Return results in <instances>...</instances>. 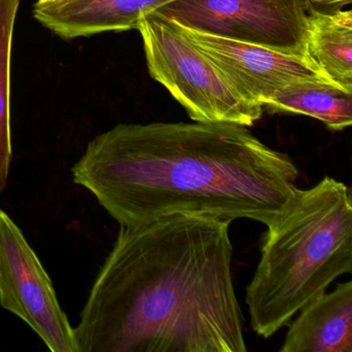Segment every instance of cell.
<instances>
[{"label":"cell","instance_id":"cell-4","mask_svg":"<svg viewBox=\"0 0 352 352\" xmlns=\"http://www.w3.org/2000/svg\"><path fill=\"white\" fill-rule=\"evenodd\" d=\"M137 30L150 75L168 89L195 122L252 126L263 107L245 100L172 20L151 13Z\"/></svg>","mask_w":352,"mask_h":352},{"label":"cell","instance_id":"cell-10","mask_svg":"<svg viewBox=\"0 0 352 352\" xmlns=\"http://www.w3.org/2000/svg\"><path fill=\"white\" fill-rule=\"evenodd\" d=\"M306 56L319 73L352 92V12H309Z\"/></svg>","mask_w":352,"mask_h":352},{"label":"cell","instance_id":"cell-8","mask_svg":"<svg viewBox=\"0 0 352 352\" xmlns=\"http://www.w3.org/2000/svg\"><path fill=\"white\" fill-rule=\"evenodd\" d=\"M175 0H38L34 16L65 40L137 30L142 16Z\"/></svg>","mask_w":352,"mask_h":352},{"label":"cell","instance_id":"cell-12","mask_svg":"<svg viewBox=\"0 0 352 352\" xmlns=\"http://www.w3.org/2000/svg\"><path fill=\"white\" fill-rule=\"evenodd\" d=\"M20 0H0V195L11 166V54Z\"/></svg>","mask_w":352,"mask_h":352},{"label":"cell","instance_id":"cell-5","mask_svg":"<svg viewBox=\"0 0 352 352\" xmlns=\"http://www.w3.org/2000/svg\"><path fill=\"white\" fill-rule=\"evenodd\" d=\"M153 13L199 32L306 56V0H175Z\"/></svg>","mask_w":352,"mask_h":352},{"label":"cell","instance_id":"cell-11","mask_svg":"<svg viewBox=\"0 0 352 352\" xmlns=\"http://www.w3.org/2000/svg\"><path fill=\"white\" fill-rule=\"evenodd\" d=\"M263 106L272 113L312 117L333 131L352 124V92L329 81L296 82L278 90Z\"/></svg>","mask_w":352,"mask_h":352},{"label":"cell","instance_id":"cell-9","mask_svg":"<svg viewBox=\"0 0 352 352\" xmlns=\"http://www.w3.org/2000/svg\"><path fill=\"white\" fill-rule=\"evenodd\" d=\"M281 352H352V282L337 284L302 307Z\"/></svg>","mask_w":352,"mask_h":352},{"label":"cell","instance_id":"cell-1","mask_svg":"<svg viewBox=\"0 0 352 352\" xmlns=\"http://www.w3.org/2000/svg\"><path fill=\"white\" fill-rule=\"evenodd\" d=\"M230 223L174 214L120 228L74 327L78 352H246Z\"/></svg>","mask_w":352,"mask_h":352},{"label":"cell","instance_id":"cell-7","mask_svg":"<svg viewBox=\"0 0 352 352\" xmlns=\"http://www.w3.org/2000/svg\"><path fill=\"white\" fill-rule=\"evenodd\" d=\"M176 24L236 91L253 104L263 106L278 90L296 82L327 81L305 55L279 52Z\"/></svg>","mask_w":352,"mask_h":352},{"label":"cell","instance_id":"cell-13","mask_svg":"<svg viewBox=\"0 0 352 352\" xmlns=\"http://www.w3.org/2000/svg\"><path fill=\"white\" fill-rule=\"evenodd\" d=\"M352 0H306L308 11L333 12L343 10Z\"/></svg>","mask_w":352,"mask_h":352},{"label":"cell","instance_id":"cell-3","mask_svg":"<svg viewBox=\"0 0 352 352\" xmlns=\"http://www.w3.org/2000/svg\"><path fill=\"white\" fill-rule=\"evenodd\" d=\"M263 234L261 259L246 288L253 331L269 339L331 283L352 272V197L323 177L298 189Z\"/></svg>","mask_w":352,"mask_h":352},{"label":"cell","instance_id":"cell-6","mask_svg":"<svg viewBox=\"0 0 352 352\" xmlns=\"http://www.w3.org/2000/svg\"><path fill=\"white\" fill-rule=\"evenodd\" d=\"M0 306L23 320L52 352H78L54 286L19 226L0 209Z\"/></svg>","mask_w":352,"mask_h":352},{"label":"cell","instance_id":"cell-2","mask_svg":"<svg viewBox=\"0 0 352 352\" xmlns=\"http://www.w3.org/2000/svg\"><path fill=\"white\" fill-rule=\"evenodd\" d=\"M72 174L120 228L174 214L267 226L300 189L287 154L232 123H121L88 144Z\"/></svg>","mask_w":352,"mask_h":352}]
</instances>
